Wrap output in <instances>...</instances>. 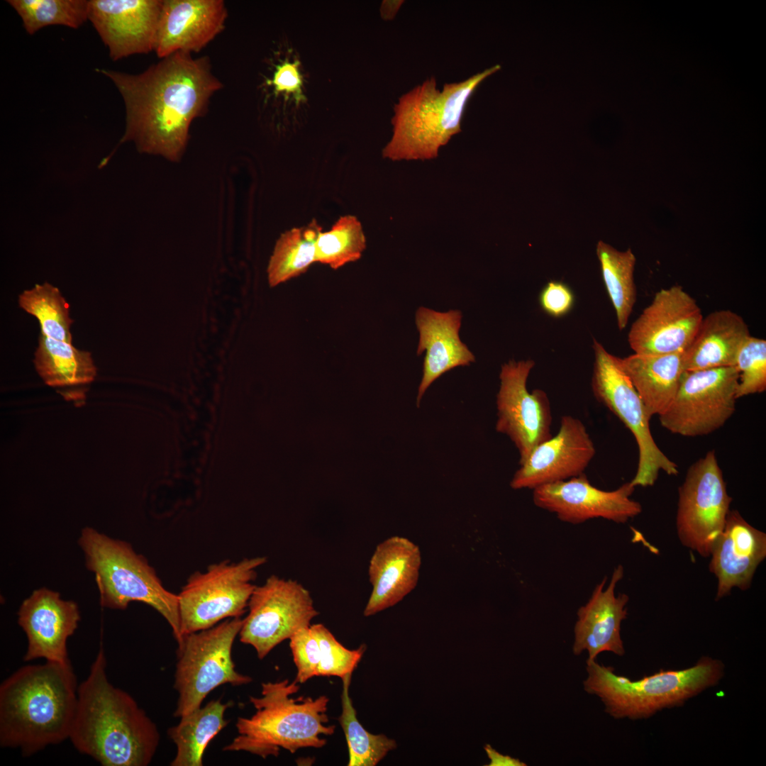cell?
Returning <instances> with one entry per match:
<instances>
[{
	"label": "cell",
	"instance_id": "6da1fadb",
	"mask_svg": "<svg viewBox=\"0 0 766 766\" xmlns=\"http://www.w3.org/2000/svg\"><path fill=\"white\" fill-rule=\"evenodd\" d=\"M131 74L108 69L126 108V130L121 143L133 141L140 152L177 162L184 152L192 122L208 110L222 87L207 56L194 58L177 52Z\"/></svg>",
	"mask_w": 766,
	"mask_h": 766
},
{
	"label": "cell",
	"instance_id": "7a4b0ae2",
	"mask_svg": "<svg viewBox=\"0 0 766 766\" xmlns=\"http://www.w3.org/2000/svg\"><path fill=\"white\" fill-rule=\"evenodd\" d=\"M101 647L79 685L69 739L103 766H147L160 743L156 724L128 693L114 687Z\"/></svg>",
	"mask_w": 766,
	"mask_h": 766
},
{
	"label": "cell",
	"instance_id": "3957f363",
	"mask_svg": "<svg viewBox=\"0 0 766 766\" xmlns=\"http://www.w3.org/2000/svg\"><path fill=\"white\" fill-rule=\"evenodd\" d=\"M78 687L70 662L12 673L0 686V745L28 756L69 739Z\"/></svg>",
	"mask_w": 766,
	"mask_h": 766
},
{
	"label": "cell",
	"instance_id": "277c9868",
	"mask_svg": "<svg viewBox=\"0 0 766 766\" xmlns=\"http://www.w3.org/2000/svg\"><path fill=\"white\" fill-rule=\"evenodd\" d=\"M299 690L295 680L287 679L262 684L261 696H250L255 709L250 717H238V735L223 751H244L267 758L277 757L281 748L291 753L304 748H323L335 726L327 715L329 698L292 696Z\"/></svg>",
	"mask_w": 766,
	"mask_h": 766
},
{
	"label": "cell",
	"instance_id": "5b68a950",
	"mask_svg": "<svg viewBox=\"0 0 766 766\" xmlns=\"http://www.w3.org/2000/svg\"><path fill=\"white\" fill-rule=\"evenodd\" d=\"M501 69L499 65L467 79L445 83L442 90L435 77L403 94L394 106L393 134L382 156L393 161L429 160L461 131L467 104L479 85Z\"/></svg>",
	"mask_w": 766,
	"mask_h": 766
},
{
	"label": "cell",
	"instance_id": "8992f818",
	"mask_svg": "<svg viewBox=\"0 0 766 766\" xmlns=\"http://www.w3.org/2000/svg\"><path fill=\"white\" fill-rule=\"evenodd\" d=\"M588 694L598 696L605 711L614 718H647L664 709L679 706L705 689L716 685L724 675V665L702 657L695 665L680 670H660L632 681L614 669L587 660Z\"/></svg>",
	"mask_w": 766,
	"mask_h": 766
},
{
	"label": "cell",
	"instance_id": "52a82bcc",
	"mask_svg": "<svg viewBox=\"0 0 766 766\" xmlns=\"http://www.w3.org/2000/svg\"><path fill=\"white\" fill-rule=\"evenodd\" d=\"M78 543L87 569L94 573L102 606L124 610L131 601L146 604L165 618L175 640L180 641L178 595L164 587L145 557L128 543L91 528L82 531Z\"/></svg>",
	"mask_w": 766,
	"mask_h": 766
},
{
	"label": "cell",
	"instance_id": "ba28073f",
	"mask_svg": "<svg viewBox=\"0 0 766 766\" xmlns=\"http://www.w3.org/2000/svg\"><path fill=\"white\" fill-rule=\"evenodd\" d=\"M241 617L227 618L213 627L182 635L177 643L174 687L178 694L175 717L201 706L218 686L249 684L252 678L239 673L232 658L234 640L243 625Z\"/></svg>",
	"mask_w": 766,
	"mask_h": 766
},
{
	"label": "cell",
	"instance_id": "9c48e42d",
	"mask_svg": "<svg viewBox=\"0 0 766 766\" xmlns=\"http://www.w3.org/2000/svg\"><path fill=\"white\" fill-rule=\"evenodd\" d=\"M593 349V394L629 429L638 445V467L631 483L635 487L653 486L660 471L668 475H677L678 465L660 450L653 439L650 427L651 417L623 371L620 357L609 353L595 339Z\"/></svg>",
	"mask_w": 766,
	"mask_h": 766
},
{
	"label": "cell",
	"instance_id": "30bf717a",
	"mask_svg": "<svg viewBox=\"0 0 766 766\" xmlns=\"http://www.w3.org/2000/svg\"><path fill=\"white\" fill-rule=\"evenodd\" d=\"M266 562V557L223 560L192 574L177 594L182 637L241 617L255 587L256 570Z\"/></svg>",
	"mask_w": 766,
	"mask_h": 766
},
{
	"label": "cell",
	"instance_id": "8fae6325",
	"mask_svg": "<svg viewBox=\"0 0 766 766\" xmlns=\"http://www.w3.org/2000/svg\"><path fill=\"white\" fill-rule=\"evenodd\" d=\"M738 372L736 367L684 371L676 394L660 415V424L686 437L710 434L736 411Z\"/></svg>",
	"mask_w": 766,
	"mask_h": 766
},
{
	"label": "cell",
	"instance_id": "7c38bea8",
	"mask_svg": "<svg viewBox=\"0 0 766 766\" xmlns=\"http://www.w3.org/2000/svg\"><path fill=\"white\" fill-rule=\"evenodd\" d=\"M731 501L715 451L709 450L689 467L678 489L676 524L682 545L709 557Z\"/></svg>",
	"mask_w": 766,
	"mask_h": 766
},
{
	"label": "cell",
	"instance_id": "4fadbf2b",
	"mask_svg": "<svg viewBox=\"0 0 766 766\" xmlns=\"http://www.w3.org/2000/svg\"><path fill=\"white\" fill-rule=\"evenodd\" d=\"M243 619L240 640L252 646L259 659L318 615L310 592L295 580L274 574L255 586Z\"/></svg>",
	"mask_w": 766,
	"mask_h": 766
},
{
	"label": "cell",
	"instance_id": "5bb4252c",
	"mask_svg": "<svg viewBox=\"0 0 766 766\" xmlns=\"http://www.w3.org/2000/svg\"><path fill=\"white\" fill-rule=\"evenodd\" d=\"M534 365L532 360H511L502 365L499 374L496 429L514 442L520 464L536 446L552 436V413L547 394L538 389L530 392L526 387Z\"/></svg>",
	"mask_w": 766,
	"mask_h": 766
},
{
	"label": "cell",
	"instance_id": "9a60e30c",
	"mask_svg": "<svg viewBox=\"0 0 766 766\" xmlns=\"http://www.w3.org/2000/svg\"><path fill=\"white\" fill-rule=\"evenodd\" d=\"M703 317L696 301L681 286L662 289L633 323L629 345L639 355L684 352Z\"/></svg>",
	"mask_w": 766,
	"mask_h": 766
},
{
	"label": "cell",
	"instance_id": "2e32d148",
	"mask_svg": "<svg viewBox=\"0 0 766 766\" xmlns=\"http://www.w3.org/2000/svg\"><path fill=\"white\" fill-rule=\"evenodd\" d=\"M634 489L629 482L613 491L601 490L582 474L533 489V501L536 506L572 524L596 518L624 523L642 511L640 504L631 499Z\"/></svg>",
	"mask_w": 766,
	"mask_h": 766
},
{
	"label": "cell",
	"instance_id": "e0dca14e",
	"mask_svg": "<svg viewBox=\"0 0 766 766\" xmlns=\"http://www.w3.org/2000/svg\"><path fill=\"white\" fill-rule=\"evenodd\" d=\"M595 453L584 423L572 416H563L558 433L531 451L510 485L514 489H534L577 477L584 474Z\"/></svg>",
	"mask_w": 766,
	"mask_h": 766
},
{
	"label": "cell",
	"instance_id": "ac0fdd59",
	"mask_svg": "<svg viewBox=\"0 0 766 766\" xmlns=\"http://www.w3.org/2000/svg\"><path fill=\"white\" fill-rule=\"evenodd\" d=\"M163 0H89L91 21L113 60L155 50Z\"/></svg>",
	"mask_w": 766,
	"mask_h": 766
},
{
	"label": "cell",
	"instance_id": "d6986e66",
	"mask_svg": "<svg viewBox=\"0 0 766 766\" xmlns=\"http://www.w3.org/2000/svg\"><path fill=\"white\" fill-rule=\"evenodd\" d=\"M18 616V624L28 639L25 661L43 658L70 662L67 641L80 620L75 602L62 600L58 592L41 588L22 602Z\"/></svg>",
	"mask_w": 766,
	"mask_h": 766
},
{
	"label": "cell",
	"instance_id": "ffe728a7",
	"mask_svg": "<svg viewBox=\"0 0 766 766\" xmlns=\"http://www.w3.org/2000/svg\"><path fill=\"white\" fill-rule=\"evenodd\" d=\"M222 0H163L155 50L160 58L199 52L224 28Z\"/></svg>",
	"mask_w": 766,
	"mask_h": 766
},
{
	"label": "cell",
	"instance_id": "44dd1931",
	"mask_svg": "<svg viewBox=\"0 0 766 766\" xmlns=\"http://www.w3.org/2000/svg\"><path fill=\"white\" fill-rule=\"evenodd\" d=\"M623 576V566L615 568L609 586L604 589L606 577L597 584L587 603L577 611L574 625L572 651L579 655L588 653L587 660H595L602 652L622 656L625 653L621 636V625L627 617L626 606L628 596L615 595V588Z\"/></svg>",
	"mask_w": 766,
	"mask_h": 766
},
{
	"label": "cell",
	"instance_id": "7402d4cb",
	"mask_svg": "<svg viewBox=\"0 0 766 766\" xmlns=\"http://www.w3.org/2000/svg\"><path fill=\"white\" fill-rule=\"evenodd\" d=\"M710 556L709 570L718 580L716 599L733 587L745 590L766 557V534L749 524L738 511H729Z\"/></svg>",
	"mask_w": 766,
	"mask_h": 766
},
{
	"label": "cell",
	"instance_id": "603a6c76",
	"mask_svg": "<svg viewBox=\"0 0 766 766\" xmlns=\"http://www.w3.org/2000/svg\"><path fill=\"white\" fill-rule=\"evenodd\" d=\"M421 564L420 550L410 540L392 536L379 543L370 560L372 589L363 615H374L401 601L416 587Z\"/></svg>",
	"mask_w": 766,
	"mask_h": 766
},
{
	"label": "cell",
	"instance_id": "cb8c5ba5",
	"mask_svg": "<svg viewBox=\"0 0 766 766\" xmlns=\"http://www.w3.org/2000/svg\"><path fill=\"white\" fill-rule=\"evenodd\" d=\"M461 318L462 313L457 310L439 312L421 306L416 313L419 332L417 354L426 352L417 395L418 406L426 389L440 376L474 361V355L459 337Z\"/></svg>",
	"mask_w": 766,
	"mask_h": 766
},
{
	"label": "cell",
	"instance_id": "d4e9b609",
	"mask_svg": "<svg viewBox=\"0 0 766 766\" xmlns=\"http://www.w3.org/2000/svg\"><path fill=\"white\" fill-rule=\"evenodd\" d=\"M744 319L731 310L703 317L696 335L684 352V371L735 367L738 353L750 336Z\"/></svg>",
	"mask_w": 766,
	"mask_h": 766
},
{
	"label": "cell",
	"instance_id": "484cf974",
	"mask_svg": "<svg viewBox=\"0 0 766 766\" xmlns=\"http://www.w3.org/2000/svg\"><path fill=\"white\" fill-rule=\"evenodd\" d=\"M682 353L665 355L634 353L621 358L620 363L652 417L669 406L684 371Z\"/></svg>",
	"mask_w": 766,
	"mask_h": 766
},
{
	"label": "cell",
	"instance_id": "4316f807",
	"mask_svg": "<svg viewBox=\"0 0 766 766\" xmlns=\"http://www.w3.org/2000/svg\"><path fill=\"white\" fill-rule=\"evenodd\" d=\"M231 702L211 700L180 717L178 724L170 728L167 734L175 744L177 753L172 766H202L204 751L210 741L228 721L225 718Z\"/></svg>",
	"mask_w": 766,
	"mask_h": 766
},
{
	"label": "cell",
	"instance_id": "83f0119b",
	"mask_svg": "<svg viewBox=\"0 0 766 766\" xmlns=\"http://www.w3.org/2000/svg\"><path fill=\"white\" fill-rule=\"evenodd\" d=\"M34 364L44 382L54 387L87 384L96 374L89 352L43 333L39 337Z\"/></svg>",
	"mask_w": 766,
	"mask_h": 766
},
{
	"label": "cell",
	"instance_id": "f1b7e54d",
	"mask_svg": "<svg viewBox=\"0 0 766 766\" xmlns=\"http://www.w3.org/2000/svg\"><path fill=\"white\" fill-rule=\"evenodd\" d=\"M596 255L602 278L615 310L618 327L622 331L628 324L636 301L633 278L635 257L630 248L618 251L603 241H599L596 245Z\"/></svg>",
	"mask_w": 766,
	"mask_h": 766
},
{
	"label": "cell",
	"instance_id": "f546056e",
	"mask_svg": "<svg viewBox=\"0 0 766 766\" xmlns=\"http://www.w3.org/2000/svg\"><path fill=\"white\" fill-rule=\"evenodd\" d=\"M321 228L313 221L293 228L277 240L267 267L268 282L275 287L307 271L315 263V245Z\"/></svg>",
	"mask_w": 766,
	"mask_h": 766
},
{
	"label": "cell",
	"instance_id": "4dcf8cb0",
	"mask_svg": "<svg viewBox=\"0 0 766 766\" xmlns=\"http://www.w3.org/2000/svg\"><path fill=\"white\" fill-rule=\"evenodd\" d=\"M351 677L348 675L342 679V711L338 717L348 748V765L374 766L397 745L385 735L370 733L360 723L349 694Z\"/></svg>",
	"mask_w": 766,
	"mask_h": 766
},
{
	"label": "cell",
	"instance_id": "1f68e13d",
	"mask_svg": "<svg viewBox=\"0 0 766 766\" xmlns=\"http://www.w3.org/2000/svg\"><path fill=\"white\" fill-rule=\"evenodd\" d=\"M21 308L39 321L41 333L72 344L69 305L59 289L49 283L36 284L19 295Z\"/></svg>",
	"mask_w": 766,
	"mask_h": 766
},
{
	"label": "cell",
	"instance_id": "d6a6232c",
	"mask_svg": "<svg viewBox=\"0 0 766 766\" xmlns=\"http://www.w3.org/2000/svg\"><path fill=\"white\" fill-rule=\"evenodd\" d=\"M315 248V262L333 270L358 260L366 248L362 223L353 215L340 217L329 231L319 232Z\"/></svg>",
	"mask_w": 766,
	"mask_h": 766
},
{
	"label": "cell",
	"instance_id": "836d02e7",
	"mask_svg": "<svg viewBox=\"0 0 766 766\" xmlns=\"http://www.w3.org/2000/svg\"><path fill=\"white\" fill-rule=\"evenodd\" d=\"M7 2L19 15L30 35L52 25L77 28L88 20L87 0H9Z\"/></svg>",
	"mask_w": 766,
	"mask_h": 766
},
{
	"label": "cell",
	"instance_id": "e575fe53",
	"mask_svg": "<svg viewBox=\"0 0 766 766\" xmlns=\"http://www.w3.org/2000/svg\"><path fill=\"white\" fill-rule=\"evenodd\" d=\"M319 647L318 676H335L341 679L352 675L365 650V645L350 650L344 647L321 623L310 625Z\"/></svg>",
	"mask_w": 766,
	"mask_h": 766
},
{
	"label": "cell",
	"instance_id": "d590c367",
	"mask_svg": "<svg viewBox=\"0 0 766 766\" xmlns=\"http://www.w3.org/2000/svg\"><path fill=\"white\" fill-rule=\"evenodd\" d=\"M738 372L737 399L766 390V340L750 335L736 358Z\"/></svg>",
	"mask_w": 766,
	"mask_h": 766
},
{
	"label": "cell",
	"instance_id": "8d00e7d4",
	"mask_svg": "<svg viewBox=\"0 0 766 766\" xmlns=\"http://www.w3.org/2000/svg\"><path fill=\"white\" fill-rule=\"evenodd\" d=\"M289 640L294 662L297 669L295 681L303 684L318 676L319 647L310 626L301 628Z\"/></svg>",
	"mask_w": 766,
	"mask_h": 766
},
{
	"label": "cell",
	"instance_id": "74e56055",
	"mask_svg": "<svg viewBox=\"0 0 766 766\" xmlns=\"http://www.w3.org/2000/svg\"><path fill=\"white\" fill-rule=\"evenodd\" d=\"M539 301L541 308L548 314L558 318L572 309L574 298L572 290L565 284L551 281L542 289Z\"/></svg>",
	"mask_w": 766,
	"mask_h": 766
},
{
	"label": "cell",
	"instance_id": "f35d334b",
	"mask_svg": "<svg viewBox=\"0 0 766 766\" xmlns=\"http://www.w3.org/2000/svg\"><path fill=\"white\" fill-rule=\"evenodd\" d=\"M277 93L293 94L298 101L301 99V77L298 62L285 61L277 66L271 81Z\"/></svg>",
	"mask_w": 766,
	"mask_h": 766
},
{
	"label": "cell",
	"instance_id": "ab89813d",
	"mask_svg": "<svg viewBox=\"0 0 766 766\" xmlns=\"http://www.w3.org/2000/svg\"><path fill=\"white\" fill-rule=\"evenodd\" d=\"M484 750L490 760L488 766H526V764L520 761L517 758L512 757L509 755H504L495 749H494L490 745L487 744L484 746Z\"/></svg>",
	"mask_w": 766,
	"mask_h": 766
},
{
	"label": "cell",
	"instance_id": "60d3db41",
	"mask_svg": "<svg viewBox=\"0 0 766 766\" xmlns=\"http://www.w3.org/2000/svg\"><path fill=\"white\" fill-rule=\"evenodd\" d=\"M403 2V1H383L380 9L382 17L386 20L392 19Z\"/></svg>",
	"mask_w": 766,
	"mask_h": 766
}]
</instances>
